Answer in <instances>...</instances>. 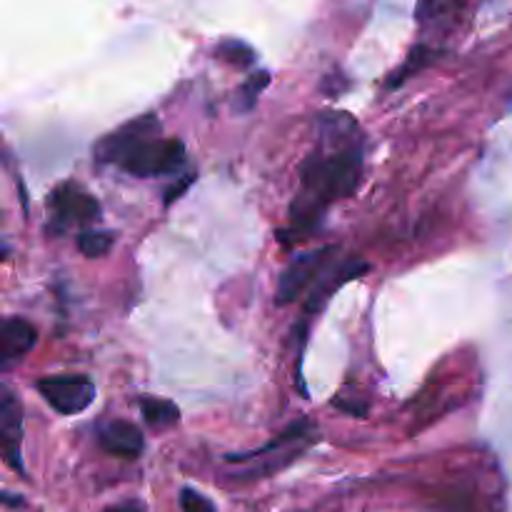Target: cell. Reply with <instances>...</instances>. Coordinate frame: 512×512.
<instances>
[{
    "label": "cell",
    "instance_id": "obj_6",
    "mask_svg": "<svg viewBox=\"0 0 512 512\" xmlns=\"http://www.w3.org/2000/svg\"><path fill=\"white\" fill-rule=\"evenodd\" d=\"M50 210H53V220L60 225V230H65L70 225H85L95 220L100 205L88 190L73 183H63L50 195Z\"/></svg>",
    "mask_w": 512,
    "mask_h": 512
},
{
    "label": "cell",
    "instance_id": "obj_17",
    "mask_svg": "<svg viewBox=\"0 0 512 512\" xmlns=\"http://www.w3.org/2000/svg\"><path fill=\"white\" fill-rule=\"evenodd\" d=\"M180 508H183V512H218L213 500L205 498L203 493H198L193 488L180 490Z\"/></svg>",
    "mask_w": 512,
    "mask_h": 512
},
{
    "label": "cell",
    "instance_id": "obj_8",
    "mask_svg": "<svg viewBox=\"0 0 512 512\" xmlns=\"http://www.w3.org/2000/svg\"><path fill=\"white\" fill-rule=\"evenodd\" d=\"M363 273H368V263H363V260H343V263H333L323 275H320L318 283L310 288V298L308 303H305V310H308V313L320 310L325 303H328L330 295H333L335 290L343 288V285L350 283V280L360 278Z\"/></svg>",
    "mask_w": 512,
    "mask_h": 512
},
{
    "label": "cell",
    "instance_id": "obj_14",
    "mask_svg": "<svg viewBox=\"0 0 512 512\" xmlns=\"http://www.w3.org/2000/svg\"><path fill=\"white\" fill-rule=\"evenodd\" d=\"M215 53H218L220 60H225V63L233 65V68H238V70L250 68V65L255 63V58H258V55H255V50L238 38L220 40L218 48H215Z\"/></svg>",
    "mask_w": 512,
    "mask_h": 512
},
{
    "label": "cell",
    "instance_id": "obj_12",
    "mask_svg": "<svg viewBox=\"0 0 512 512\" xmlns=\"http://www.w3.org/2000/svg\"><path fill=\"white\" fill-rule=\"evenodd\" d=\"M140 410H143V418L150 428L165 430L173 428V425L180 423V410L173 400L163 398H140Z\"/></svg>",
    "mask_w": 512,
    "mask_h": 512
},
{
    "label": "cell",
    "instance_id": "obj_16",
    "mask_svg": "<svg viewBox=\"0 0 512 512\" xmlns=\"http://www.w3.org/2000/svg\"><path fill=\"white\" fill-rule=\"evenodd\" d=\"M435 58V50H430V48H425V45H420V48H415L413 53H410V58H408V63L403 65V68L398 70V73H395V78H390V88H393V85H398V83H403L405 78H410V75L415 73V70H423L425 65L430 63V60Z\"/></svg>",
    "mask_w": 512,
    "mask_h": 512
},
{
    "label": "cell",
    "instance_id": "obj_11",
    "mask_svg": "<svg viewBox=\"0 0 512 512\" xmlns=\"http://www.w3.org/2000/svg\"><path fill=\"white\" fill-rule=\"evenodd\" d=\"M465 0H418L415 18L425 30H448L458 20Z\"/></svg>",
    "mask_w": 512,
    "mask_h": 512
},
{
    "label": "cell",
    "instance_id": "obj_3",
    "mask_svg": "<svg viewBox=\"0 0 512 512\" xmlns=\"http://www.w3.org/2000/svg\"><path fill=\"white\" fill-rule=\"evenodd\" d=\"M335 253H338L335 245H325V248L308 250V253H300L298 258H293V263L283 270L278 280V298H275L278 305L295 303L305 290L313 288L320 275L335 263Z\"/></svg>",
    "mask_w": 512,
    "mask_h": 512
},
{
    "label": "cell",
    "instance_id": "obj_7",
    "mask_svg": "<svg viewBox=\"0 0 512 512\" xmlns=\"http://www.w3.org/2000/svg\"><path fill=\"white\" fill-rule=\"evenodd\" d=\"M0 438H3L5 463L23 475V455H20V440H23V408L8 385L0 388Z\"/></svg>",
    "mask_w": 512,
    "mask_h": 512
},
{
    "label": "cell",
    "instance_id": "obj_9",
    "mask_svg": "<svg viewBox=\"0 0 512 512\" xmlns=\"http://www.w3.org/2000/svg\"><path fill=\"white\" fill-rule=\"evenodd\" d=\"M38 343V330L23 318H5L0 323V365L10 368L23 360Z\"/></svg>",
    "mask_w": 512,
    "mask_h": 512
},
{
    "label": "cell",
    "instance_id": "obj_19",
    "mask_svg": "<svg viewBox=\"0 0 512 512\" xmlns=\"http://www.w3.org/2000/svg\"><path fill=\"white\" fill-rule=\"evenodd\" d=\"M103 512H145L140 503H123V505H113V508H105Z\"/></svg>",
    "mask_w": 512,
    "mask_h": 512
},
{
    "label": "cell",
    "instance_id": "obj_18",
    "mask_svg": "<svg viewBox=\"0 0 512 512\" xmlns=\"http://www.w3.org/2000/svg\"><path fill=\"white\" fill-rule=\"evenodd\" d=\"M193 180H195V175L188 173V175H183V180H178V183H175L173 188L165 190V205H170V203H173V200H178L180 195H183L185 190H188L190 185H193Z\"/></svg>",
    "mask_w": 512,
    "mask_h": 512
},
{
    "label": "cell",
    "instance_id": "obj_13",
    "mask_svg": "<svg viewBox=\"0 0 512 512\" xmlns=\"http://www.w3.org/2000/svg\"><path fill=\"white\" fill-rule=\"evenodd\" d=\"M268 85H270L268 70H258V73L248 75V80H245V83L238 88V93H235L233 108L238 110V113H250V110L255 108V103H258L260 93H263Z\"/></svg>",
    "mask_w": 512,
    "mask_h": 512
},
{
    "label": "cell",
    "instance_id": "obj_15",
    "mask_svg": "<svg viewBox=\"0 0 512 512\" xmlns=\"http://www.w3.org/2000/svg\"><path fill=\"white\" fill-rule=\"evenodd\" d=\"M113 248V235L103 233V230H85L78 235V250L88 258H100L108 255Z\"/></svg>",
    "mask_w": 512,
    "mask_h": 512
},
{
    "label": "cell",
    "instance_id": "obj_4",
    "mask_svg": "<svg viewBox=\"0 0 512 512\" xmlns=\"http://www.w3.org/2000/svg\"><path fill=\"white\" fill-rule=\"evenodd\" d=\"M35 388L58 415L83 413L95 400V385L85 375H50L38 380Z\"/></svg>",
    "mask_w": 512,
    "mask_h": 512
},
{
    "label": "cell",
    "instance_id": "obj_2",
    "mask_svg": "<svg viewBox=\"0 0 512 512\" xmlns=\"http://www.w3.org/2000/svg\"><path fill=\"white\" fill-rule=\"evenodd\" d=\"M185 165V145L178 138H160L150 135V138L140 140L123 160L120 168L125 173L135 175V178H155V175L180 173Z\"/></svg>",
    "mask_w": 512,
    "mask_h": 512
},
{
    "label": "cell",
    "instance_id": "obj_5",
    "mask_svg": "<svg viewBox=\"0 0 512 512\" xmlns=\"http://www.w3.org/2000/svg\"><path fill=\"white\" fill-rule=\"evenodd\" d=\"M160 133V123L155 115H140V118L130 120V123L120 125L110 135H105L98 145H95V160L100 165H120V160L140 143V140L150 138V135Z\"/></svg>",
    "mask_w": 512,
    "mask_h": 512
},
{
    "label": "cell",
    "instance_id": "obj_10",
    "mask_svg": "<svg viewBox=\"0 0 512 512\" xmlns=\"http://www.w3.org/2000/svg\"><path fill=\"white\" fill-rule=\"evenodd\" d=\"M98 443L105 453L118 455V458H138L145 448V438L133 423L128 420H110V423L100 425Z\"/></svg>",
    "mask_w": 512,
    "mask_h": 512
},
{
    "label": "cell",
    "instance_id": "obj_1",
    "mask_svg": "<svg viewBox=\"0 0 512 512\" xmlns=\"http://www.w3.org/2000/svg\"><path fill=\"white\" fill-rule=\"evenodd\" d=\"M363 133L348 113H323L318 118V145L300 170V190L290 208V228L278 240L293 245L310 238L330 203L355 193L363 175Z\"/></svg>",
    "mask_w": 512,
    "mask_h": 512
}]
</instances>
